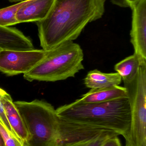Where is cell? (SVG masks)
<instances>
[{
	"mask_svg": "<svg viewBox=\"0 0 146 146\" xmlns=\"http://www.w3.org/2000/svg\"><path fill=\"white\" fill-rule=\"evenodd\" d=\"M111 1H120V0H111Z\"/></svg>",
	"mask_w": 146,
	"mask_h": 146,
	"instance_id": "obj_20",
	"label": "cell"
},
{
	"mask_svg": "<svg viewBox=\"0 0 146 146\" xmlns=\"http://www.w3.org/2000/svg\"><path fill=\"white\" fill-rule=\"evenodd\" d=\"M5 92V91L4 90L0 88V120L1 121L3 124L5 126V128L7 129V130L9 132H10L11 133L16 136L21 140L17 136L15 133L14 131L13 130L11 125H10L9 122L8 120L7 116H6L4 106H3V104L1 101L2 97L3 95Z\"/></svg>",
	"mask_w": 146,
	"mask_h": 146,
	"instance_id": "obj_15",
	"label": "cell"
},
{
	"mask_svg": "<svg viewBox=\"0 0 146 146\" xmlns=\"http://www.w3.org/2000/svg\"><path fill=\"white\" fill-rule=\"evenodd\" d=\"M1 50H1V49H0V51H1Z\"/></svg>",
	"mask_w": 146,
	"mask_h": 146,
	"instance_id": "obj_21",
	"label": "cell"
},
{
	"mask_svg": "<svg viewBox=\"0 0 146 146\" xmlns=\"http://www.w3.org/2000/svg\"><path fill=\"white\" fill-rule=\"evenodd\" d=\"M132 10L131 43L134 54L146 62V0H139L130 6Z\"/></svg>",
	"mask_w": 146,
	"mask_h": 146,
	"instance_id": "obj_6",
	"label": "cell"
},
{
	"mask_svg": "<svg viewBox=\"0 0 146 146\" xmlns=\"http://www.w3.org/2000/svg\"><path fill=\"white\" fill-rule=\"evenodd\" d=\"M1 101L9 124L16 135L24 143V145L28 140L29 135L19 110L10 95L6 92L2 97Z\"/></svg>",
	"mask_w": 146,
	"mask_h": 146,
	"instance_id": "obj_9",
	"label": "cell"
},
{
	"mask_svg": "<svg viewBox=\"0 0 146 146\" xmlns=\"http://www.w3.org/2000/svg\"><path fill=\"white\" fill-rule=\"evenodd\" d=\"M143 62L139 57L134 54L118 62L115 66V70L121 77L123 82H130L136 77L141 65Z\"/></svg>",
	"mask_w": 146,
	"mask_h": 146,
	"instance_id": "obj_12",
	"label": "cell"
},
{
	"mask_svg": "<svg viewBox=\"0 0 146 146\" xmlns=\"http://www.w3.org/2000/svg\"><path fill=\"white\" fill-rule=\"evenodd\" d=\"M102 146H122V145L118 136H117L109 139Z\"/></svg>",
	"mask_w": 146,
	"mask_h": 146,
	"instance_id": "obj_16",
	"label": "cell"
},
{
	"mask_svg": "<svg viewBox=\"0 0 146 146\" xmlns=\"http://www.w3.org/2000/svg\"><path fill=\"white\" fill-rule=\"evenodd\" d=\"M28 133L24 146H56L59 119L49 103L35 100L31 102H14Z\"/></svg>",
	"mask_w": 146,
	"mask_h": 146,
	"instance_id": "obj_4",
	"label": "cell"
},
{
	"mask_svg": "<svg viewBox=\"0 0 146 146\" xmlns=\"http://www.w3.org/2000/svg\"><path fill=\"white\" fill-rule=\"evenodd\" d=\"M0 49L24 51L34 48L31 40L22 32L15 28L0 26Z\"/></svg>",
	"mask_w": 146,
	"mask_h": 146,
	"instance_id": "obj_8",
	"label": "cell"
},
{
	"mask_svg": "<svg viewBox=\"0 0 146 146\" xmlns=\"http://www.w3.org/2000/svg\"><path fill=\"white\" fill-rule=\"evenodd\" d=\"M43 49L0 51V71L9 76L28 72L45 57Z\"/></svg>",
	"mask_w": 146,
	"mask_h": 146,
	"instance_id": "obj_5",
	"label": "cell"
},
{
	"mask_svg": "<svg viewBox=\"0 0 146 146\" xmlns=\"http://www.w3.org/2000/svg\"><path fill=\"white\" fill-rule=\"evenodd\" d=\"M84 53L81 47L73 41L62 44L47 50L44 59L28 72L24 79L33 81L56 82L74 77L85 68Z\"/></svg>",
	"mask_w": 146,
	"mask_h": 146,
	"instance_id": "obj_3",
	"label": "cell"
},
{
	"mask_svg": "<svg viewBox=\"0 0 146 146\" xmlns=\"http://www.w3.org/2000/svg\"><path fill=\"white\" fill-rule=\"evenodd\" d=\"M121 81L118 73H105L95 69L87 73L84 83L87 88L97 89L119 86Z\"/></svg>",
	"mask_w": 146,
	"mask_h": 146,
	"instance_id": "obj_11",
	"label": "cell"
},
{
	"mask_svg": "<svg viewBox=\"0 0 146 146\" xmlns=\"http://www.w3.org/2000/svg\"><path fill=\"white\" fill-rule=\"evenodd\" d=\"M0 146H5L4 141H3V140L1 133H0Z\"/></svg>",
	"mask_w": 146,
	"mask_h": 146,
	"instance_id": "obj_17",
	"label": "cell"
},
{
	"mask_svg": "<svg viewBox=\"0 0 146 146\" xmlns=\"http://www.w3.org/2000/svg\"><path fill=\"white\" fill-rule=\"evenodd\" d=\"M127 1L129 3L130 6H131L132 4H133V3H135L138 1L139 0H127Z\"/></svg>",
	"mask_w": 146,
	"mask_h": 146,
	"instance_id": "obj_18",
	"label": "cell"
},
{
	"mask_svg": "<svg viewBox=\"0 0 146 146\" xmlns=\"http://www.w3.org/2000/svg\"><path fill=\"white\" fill-rule=\"evenodd\" d=\"M120 135L117 132H107L84 139L59 141L56 146H102L109 139Z\"/></svg>",
	"mask_w": 146,
	"mask_h": 146,
	"instance_id": "obj_13",
	"label": "cell"
},
{
	"mask_svg": "<svg viewBox=\"0 0 146 146\" xmlns=\"http://www.w3.org/2000/svg\"><path fill=\"white\" fill-rule=\"evenodd\" d=\"M55 0H30L19 8L15 15L18 23L39 21L46 18Z\"/></svg>",
	"mask_w": 146,
	"mask_h": 146,
	"instance_id": "obj_7",
	"label": "cell"
},
{
	"mask_svg": "<svg viewBox=\"0 0 146 146\" xmlns=\"http://www.w3.org/2000/svg\"><path fill=\"white\" fill-rule=\"evenodd\" d=\"M62 121L116 131L124 139L129 131L131 112L128 98L103 103H83L78 100L56 110Z\"/></svg>",
	"mask_w": 146,
	"mask_h": 146,
	"instance_id": "obj_2",
	"label": "cell"
},
{
	"mask_svg": "<svg viewBox=\"0 0 146 146\" xmlns=\"http://www.w3.org/2000/svg\"><path fill=\"white\" fill-rule=\"evenodd\" d=\"M123 98H128L127 89L124 87L117 86L102 89H91L78 100L81 103L87 104L108 102Z\"/></svg>",
	"mask_w": 146,
	"mask_h": 146,
	"instance_id": "obj_10",
	"label": "cell"
},
{
	"mask_svg": "<svg viewBox=\"0 0 146 146\" xmlns=\"http://www.w3.org/2000/svg\"><path fill=\"white\" fill-rule=\"evenodd\" d=\"M8 1L11 2H17L20 1L22 0H8Z\"/></svg>",
	"mask_w": 146,
	"mask_h": 146,
	"instance_id": "obj_19",
	"label": "cell"
},
{
	"mask_svg": "<svg viewBox=\"0 0 146 146\" xmlns=\"http://www.w3.org/2000/svg\"><path fill=\"white\" fill-rule=\"evenodd\" d=\"M29 1L30 0L21 1L15 5L0 9V26L8 27L19 24L15 18L16 13L20 7Z\"/></svg>",
	"mask_w": 146,
	"mask_h": 146,
	"instance_id": "obj_14",
	"label": "cell"
},
{
	"mask_svg": "<svg viewBox=\"0 0 146 146\" xmlns=\"http://www.w3.org/2000/svg\"><path fill=\"white\" fill-rule=\"evenodd\" d=\"M106 0H55L47 16L37 21L40 46L49 50L73 41L86 26L102 18Z\"/></svg>",
	"mask_w": 146,
	"mask_h": 146,
	"instance_id": "obj_1",
	"label": "cell"
}]
</instances>
